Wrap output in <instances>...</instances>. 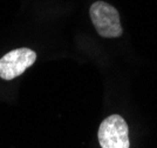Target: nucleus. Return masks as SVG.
I'll return each mask as SVG.
<instances>
[{"mask_svg":"<svg viewBox=\"0 0 157 148\" xmlns=\"http://www.w3.org/2000/svg\"><path fill=\"white\" fill-rule=\"evenodd\" d=\"M36 60V53L31 48H17L0 59V78L12 80L21 75Z\"/></svg>","mask_w":157,"mask_h":148,"instance_id":"3","label":"nucleus"},{"mask_svg":"<svg viewBox=\"0 0 157 148\" xmlns=\"http://www.w3.org/2000/svg\"><path fill=\"white\" fill-rule=\"evenodd\" d=\"M90 19L98 33L103 38H118L123 30L120 21V14L114 6L105 1L94 2L90 10Z\"/></svg>","mask_w":157,"mask_h":148,"instance_id":"1","label":"nucleus"},{"mask_svg":"<svg viewBox=\"0 0 157 148\" xmlns=\"http://www.w3.org/2000/svg\"><path fill=\"white\" fill-rule=\"evenodd\" d=\"M102 148H129V129L125 120L118 114L105 118L101 122L98 133Z\"/></svg>","mask_w":157,"mask_h":148,"instance_id":"2","label":"nucleus"}]
</instances>
